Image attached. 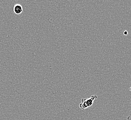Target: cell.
Masks as SVG:
<instances>
[{
  "label": "cell",
  "instance_id": "1",
  "mask_svg": "<svg viewBox=\"0 0 131 120\" xmlns=\"http://www.w3.org/2000/svg\"><path fill=\"white\" fill-rule=\"evenodd\" d=\"M98 97L97 95H93L90 98H82L81 103L79 104V107L82 110L92 106L93 104L94 100L97 99Z\"/></svg>",
  "mask_w": 131,
  "mask_h": 120
},
{
  "label": "cell",
  "instance_id": "2",
  "mask_svg": "<svg viewBox=\"0 0 131 120\" xmlns=\"http://www.w3.org/2000/svg\"><path fill=\"white\" fill-rule=\"evenodd\" d=\"M14 12L16 14H20L23 12V8L22 6L20 4H16L14 6Z\"/></svg>",
  "mask_w": 131,
  "mask_h": 120
},
{
  "label": "cell",
  "instance_id": "3",
  "mask_svg": "<svg viewBox=\"0 0 131 120\" xmlns=\"http://www.w3.org/2000/svg\"><path fill=\"white\" fill-rule=\"evenodd\" d=\"M127 120H131V110L130 111V115L128 116V117L127 118Z\"/></svg>",
  "mask_w": 131,
  "mask_h": 120
},
{
  "label": "cell",
  "instance_id": "4",
  "mask_svg": "<svg viewBox=\"0 0 131 120\" xmlns=\"http://www.w3.org/2000/svg\"><path fill=\"white\" fill-rule=\"evenodd\" d=\"M124 34L125 35H127L128 34V32H127V31H125L124 32Z\"/></svg>",
  "mask_w": 131,
  "mask_h": 120
},
{
  "label": "cell",
  "instance_id": "5",
  "mask_svg": "<svg viewBox=\"0 0 131 120\" xmlns=\"http://www.w3.org/2000/svg\"><path fill=\"white\" fill-rule=\"evenodd\" d=\"M129 91H131V86L130 87V88H129Z\"/></svg>",
  "mask_w": 131,
  "mask_h": 120
}]
</instances>
